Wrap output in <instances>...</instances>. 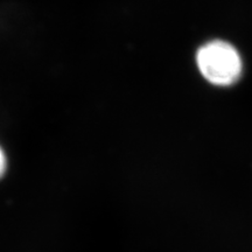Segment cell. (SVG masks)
<instances>
[{"label": "cell", "mask_w": 252, "mask_h": 252, "mask_svg": "<svg viewBox=\"0 0 252 252\" xmlns=\"http://www.w3.org/2000/svg\"><path fill=\"white\" fill-rule=\"evenodd\" d=\"M197 68L212 84L231 86L242 76L243 62L237 49L222 40H214L198 49Z\"/></svg>", "instance_id": "cell-1"}, {"label": "cell", "mask_w": 252, "mask_h": 252, "mask_svg": "<svg viewBox=\"0 0 252 252\" xmlns=\"http://www.w3.org/2000/svg\"><path fill=\"white\" fill-rule=\"evenodd\" d=\"M6 171V157L2 150L0 149V178L4 175V173Z\"/></svg>", "instance_id": "cell-2"}]
</instances>
